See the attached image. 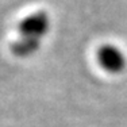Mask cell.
<instances>
[{
	"label": "cell",
	"instance_id": "1",
	"mask_svg": "<svg viewBox=\"0 0 127 127\" xmlns=\"http://www.w3.org/2000/svg\"><path fill=\"white\" fill-rule=\"evenodd\" d=\"M97 61L105 72L112 74L122 73L127 65L126 54L118 46L111 43L103 45L97 50Z\"/></svg>",
	"mask_w": 127,
	"mask_h": 127
},
{
	"label": "cell",
	"instance_id": "2",
	"mask_svg": "<svg viewBox=\"0 0 127 127\" xmlns=\"http://www.w3.org/2000/svg\"><path fill=\"white\" fill-rule=\"evenodd\" d=\"M50 19L45 12H35L29 15L19 23V32L22 38L41 41L49 32Z\"/></svg>",
	"mask_w": 127,
	"mask_h": 127
},
{
	"label": "cell",
	"instance_id": "3",
	"mask_svg": "<svg viewBox=\"0 0 127 127\" xmlns=\"http://www.w3.org/2000/svg\"><path fill=\"white\" fill-rule=\"evenodd\" d=\"M41 46V41H35V39H27L20 37L16 42L11 45V50L15 56L18 57H29L34 54L35 51Z\"/></svg>",
	"mask_w": 127,
	"mask_h": 127
}]
</instances>
